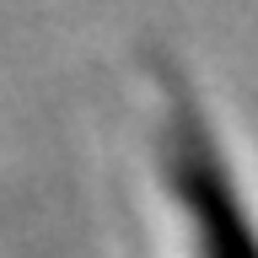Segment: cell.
Returning <instances> with one entry per match:
<instances>
[{"label": "cell", "instance_id": "1", "mask_svg": "<svg viewBox=\"0 0 258 258\" xmlns=\"http://www.w3.org/2000/svg\"><path fill=\"white\" fill-rule=\"evenodd\" d=\"M161 145H167V183L177 188V199L188 210L194 253L199 258H258V231L242 210L237 188H231V177H226L221 151L205 140L194 108L167 113Z\"/></svg>", "mask_w": 258, "mask_h": 258}]
</instances>
